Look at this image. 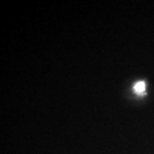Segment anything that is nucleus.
<instances>
[{
	"label": "nucleus",
	"mask_w": 154,
	"mask_h": 154,
	"mask_svg": "<svg viewBox=\"0 0 154 154\" xmlns=\"http://www.w3.org/2000/svg\"><path fill=\"white\" fill-rule=\"evenodd\" d=\"M146 88V84L143 82H137L134 85V91L137 94H141L145 91Z\"/></svg>",
	"instance_id": "1"
}]
</instances>
